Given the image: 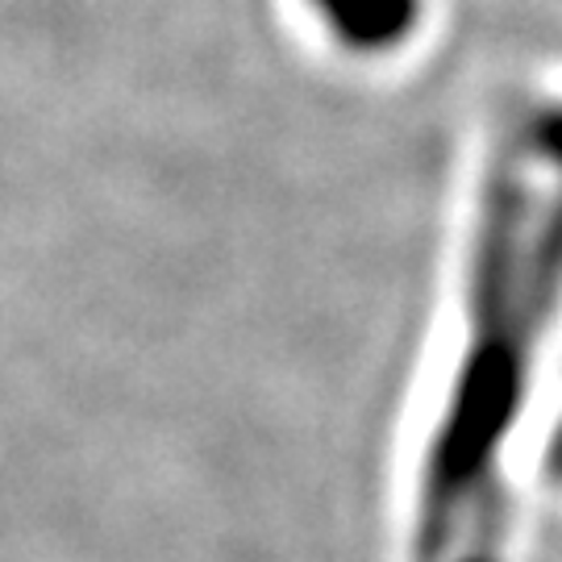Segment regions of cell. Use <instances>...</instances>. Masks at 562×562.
Instances as JSON below:
<instances>
[{
	"label": "cell",
	"mask_w": 562,
	"mask_h": 562,
	"mask_svg": "<svg viewBox=\"0 0 562 562\" xmlns=\"http://www.w3.org/2000/svg\"><path fill=\"white\" fill-rule=\"evenodd\" d=\"M325 30L350 46H392L408 34L417 18V0H313Z\"/></svg>",
	"instance_id": "6da1fadb"
}]
</instances>
